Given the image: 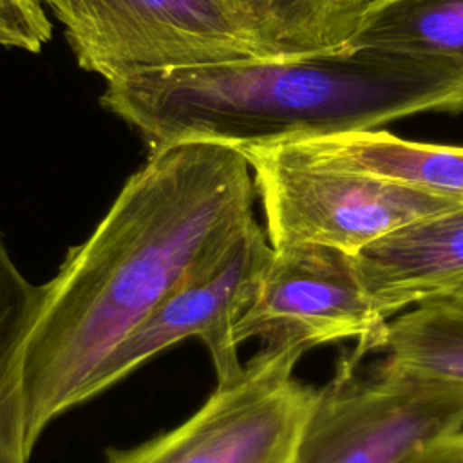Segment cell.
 Wrapping results in <instances>:
<instances>
[{
  "label": "cell",
  "mask_w": 463,
  "mask_h": 463,
  "mask_svg": "<svg viewBox=\"0 0 463 463\" xmlns=\"http://www.w3.org/2000/svg\"><path fill=\"white\" fill-rule=\"evenodd\" d=\"M409 463H463V429L427 447Z\"/></svg>",
  "instance_id": "16"
},
{
  "label": "cell",
  "mask_w": 463,
  "mask_h": 463,
  "mask_svg": "<svg viewBox=\"0 0 463 463\" xmlns=\"http://www.w3.org/2000/svg\"><path fill=\"white\" fill-rule=\"evenodd\" d=\"M237 150L251 168L273 248L320 244L356 255L407 222L463 203L461 197L322 165L279 141Z\"/></svg>",
  "instance_id": "3"
},
{
  "label": "cell",
  "mask_w": 463,
  "mask_h": 463,
  "mask_svg": "<svg viewBox=\"0 0 463 463\" xmlns=\"http://www.w3.org/2000/svg\"><path fill=\"white\" fill-rule=\"evenodd\" d=\"M279 143L322 165L463 199V146L409 141L376 128Z\"/></svg>",
  "instance_id": "10"
},
{
  "label": "cell",
  "mask_w": 463,
  "mask_h": 463,
  "mask_svg": "<svg viewBox=\"0 0 463 463\" xmlns=\"http://www.w3.org/2000/svg\"><path fill=\"white\" fill-rule=\"evenodd\" d=\"M385 322L369 300L354 255L320 244L273 248L255 297L235 326L241 345H315L354 338V354L378 351Z\"/></svg>",
  "instance_id": "8"
},
{
  "label": "cell",
  "mask_w": 463,
  "mask_h": 463,
  "mask_svg": "<svg viewBox=\"0 0 463 463\" xmlns=\"http://www.w3.org/2000/svg\"><path fill=\"white\" fill-rule=\"evenodd\" d=\"M275 58L347 49L367 0H224Z\"/></svg>",
  "instance_id": "12"
},
{
  "label": "cell",
  "mask_w": 463,
  "mask_h": 463,
  "mask_svg": "<svg viewBox=\"0 0 463 463\" xmlns=\"http://www.w3.org/2000/svg\"><path fill=\"white\" fill-rule=\"evenodd\" d=\"M306 349L262 345L184 423L107 463H291L315 387L293 378Z\"/></svg>",
  "instance_id": "6"
},
{
  "label": "cell",
  "mask_w": 463,
  "mask_h": 463,
  "mask_svg": "<svg viewBox=\"0 0 463 463\" xmlns=\"http://www.w3.org/2000/svg\"><path fill=\"white\" fill-rule=\"evenodd\" d=\"M76 61L105 81L208 63L275 58L224 0H40Z\"/></svg>",
  "instance_id": "5"
},
{
  "label": "cell",
  "mask_w": 463,
  "mask_h": 463,
  "mask_svg": "<svg viewBox=\"0 0 463 463\" xmlns=\"http://www.w3.org/2000/svg\"><path fill=\"white\" fill-rule=\"evenodd\" d=\"M376 353L416 376L463 389V309L416 304L385 322Z\"/></svg>",
  "instance_id": "14"
},
{
  "label": "cell",
  "mask_w": 463,
  "mask_h": 463,
  "mask_svg": "<svg viewBox=\"0 0 463 463\" xmlns=\"http://www.w3.org/2000/svg\"><path fill=\"white\" fill-rule=\"evenodd\" d=\"M273 246L257 219L213 257L192 269L103 360L87 396L112 387L146 360L186 338H199L208 349L217 383L241 376L235 326L250 306L271 260Z\"/></svg>",
  "instance_id": "7"
},
{
  "label": "cell",
  "mask_w": 463,
  "mask_h": 463,
  "mask_svg": "<svg viewBox=\"0 0 463 463\" xmlns=\"http://www.w3.org/2000/svg\"><path fill=\"white\" fill-rule=\"evenodd\" d=\"M51 38V22L40 0H0V45L40 52Z\"/></svg>",
  "instance_id": "15"
},
{
  "label": "cell",
  "mask_w": 463,
  "mask_h": 463,
  "mask_svg": "<svg viewBox=\"0 0 463 463\" xmlns=\"http://www.w3.org/2000/svg\"><path fill=\"white\" fill-rule=\"evenodd\" d=\"M103 105L150 150L181 141L235 148L371 130L421 112L463 110V74L374 47L237 60L107 81Z\"/></svg>",
  "instance_id": "2"
},
{
  "label": "cell",
  "mask_w": 463,
  "mask_h": 463,
  "mask_svg": "<svg viewBox=\"0 0 463 463\" xmlns=\"http://www.w3.org/2000/svg\"><path fill=\"white\" fill-rule=\"evenodd\" d=\"M354 354L315 391L291 463H409L463 429V389Z\"/></svg>",
  "instance_id": "4"
},
{
  "label": "cell",
  "mask_w": 463,
  "mask_h": 463,
  "mask_svg": "<svg viewBox=\"0 0 463 463\" xmlns=\"http://www.w3.org/2000/svg\"><path fill=\"white\" fill-rule=\"evenodd\" d=\"M434 300V298H432ZM436 300H441V302H447L450 306H456L459 309H463V284H459L458 288H454L452 291H449L447 295L436 298Z\"/></svg>",
  "instance_id": "17"
},
{
  "label": "cell",
  "mask_w": 463,
  "mask_h": 463,
  "mask_svg": "<svg viewBox=\"0 0 463 463\" xmlns=\"http://www.w3.org/2000/svg\"><path fill=\"white\" fill-rule=\"evenodd\" d=\"M255 183L241 150L181 141L150 150L58 273L42 286L22 356L27 445L89 400L112 349L253 215Z\"/></svg>",
  "instance_id": "1"
},
{
  "label": "cell",
  "mask_w": 463,
  "mask_h": 463,
  "mask_svg": "<svg viewBox=\"0 0 463 463\" xmlns=\"http://www.w3.org/2000/svg\"><path fill=\"white\" fill-rule=\"evenodd\" d=\"M354 264L383 320L447 295L463 284V203L385 233Z\"/></svg>",
  "instance_id": "9"
},
{
  "label": "cell",
  "mask_w": 463,
  "mask_h": 463,
  "mask_svg": "<svg viewBox=\"0 0 463 463\" xmlns=\"http://www.w3.org/2000/svg\"><path fill=\"white\" fill-rule=\"evenodd\" d=\"M347 47L439 61L463 74V0H367Z\"/></svg>",
  "instance_id": "11"
},
{
  "label": "cell",
  "mask_w": 463,
  "mask_h": 463,
  "mask_svg": "<svg viewBox=\"0 0 463 463\" xmlns=\"http://www.w3.org/2000/svg\"><path fill=\"white\" fill-rule=\"evenodd\" d=\"M42 286H34L13 260L0 233V463H27L22 356Z\"/></svg>",
  "instance_id": "13"
}]
</instances>
